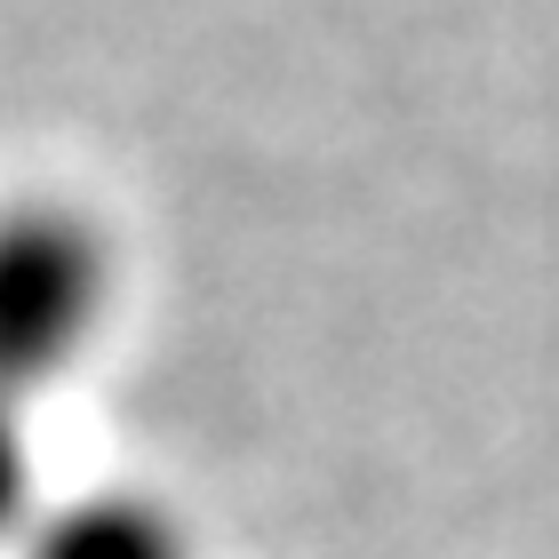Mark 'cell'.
<instances>
[{
	"mask_svg": "<svg viewBox=\"0 0 559 559\" xmlns=\"http://www.w3.org/2000/svg\"><path fill=\"white\" fill-rule=\"evenodd\" d=\"M112 312V248L64 200L0 209V408L57 392Z\"/></svg>",
	"mask_w": 559,
	"mask_h": 559,
	"instance_id": "1",
	"label": "cell"
},
{
	"mask_svg": "<svg viewBox=\"0 0 559 559\" xmlns=\"http://www.w3.org/2000/svg\"><path fill=\"white\" fill-rule=\"evenodd\" d=\"M33 527V448H24L16 408H0V544Z\"/></svg>",
	"mask_w": 559,
	"mask_h": 559,
	"instance_id": "3",
	"label": "cell"
},
{
	"mask_svg": "<svg viewBox=\"0 0 559 559\" xmlns=\"http://www.w3.org/2000/svg\"><path fill=\"white\" fill-rule=\"evenodd\" d=\"M24 559H192L185 520L129 488H88L33 520Z\"/></svg>",
	"mask_w": 559,
	"mask_h": 559,
	"instance_id": "2",
	"label": "cell"
}]
</instances>
